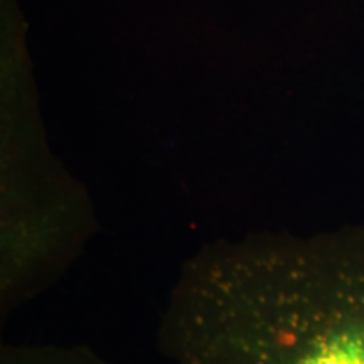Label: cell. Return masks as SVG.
<instances>
[{
  "instance_id": "obj_1",
  "label": "cell",
  "mask_w": 364,
  "mask_h": 364,
  "mask_svg": "<svg viewBox=\"0 0 364 364\" xmlns=\"http://www.w3.org/2000/svg\"><path fill=\"white\" fill-rule=\"evenodd\" d=\"M176 364H364V236L220 243L181 272Z\"/></svg>"
}]
</instances>
